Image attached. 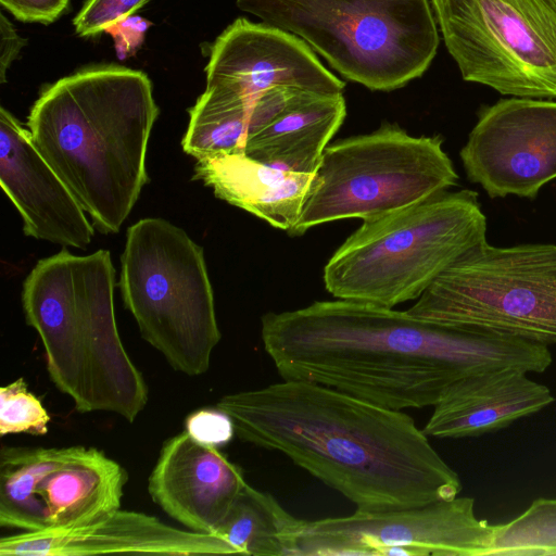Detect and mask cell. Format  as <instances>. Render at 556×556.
Returning <instances> with one entry per match:
<instances>
[{"label":"cell","instance_id":"6da1fadb","mask_svg":"<svg viewBox=\"0 0 556 556\" xmlns=\"http://www.w3.org/2000/svg\"><path fill=\"white\" fill-rule=\"evenodd\" d=\"M261 336L283 380L326 386L396 410L433 407L469 375L503 368L543 372L552 363L542 343L340 299L267 313Z\"/></svg>","mask_w":556,"mask_h":556},{"label":"cell","instance_id":"7a4b0ae2","mask_svg":"<svg viewBox=\"0 0 556 556\" xmlns=\"http://www.w3.org/2000/svg\"><path fill=\"white\" fill-rule=\"evenodd\" d=\"M216 407L240 440L282 453L358 510L419 506L462 491L456 471L402 410L294 380L226 394Z\"/></svg>","mask_w":556,"mask_h":556},{"label":"cell","instance_id":"3957f363","mask_svg":"<svg viewBox=\"0 0 556 556\" xmlns=\"http://www.w3.org/2000/svg\"><path fill=\"white\" fill-rule=\"evenodd\" d=\"M159 113L149 77L114 64L56 80L30 109L34 144L102 233L119 231L148 181Z\"/></svg>","mask_w":556,"mask_h":556},{"label":"cell","instance_id":"277c9868","mask_svg":"<svg viewBox=\"0 0 556 556\" xmlns=\"http://www.w3.org/2000/svg\"><path fill=\"white\" fill-rule=\"evenodd\" d=\"M114 279L108 250L80 256L63 249L30 270L22 304L52 382L76 410L111 412L132 422L148 403V388L118 334Z\"/></svg>","mask_w":556,"mask_h":556},{"label":"cell","instance_id":"5b68a950","mask_svg":"<svg viewBox=\"0 0 556 556\" xmlns=\"http://www.w3.org/2000/svg\"><path fill=\"white\" fill-rule=\"evenodd\" d=\"M486 241L477 192L444 191L365 219L324 268L326 290L340 300L393 308L417 300L452 264Z\"/></svg>","mask_w":556,"mask_h":556},{"label":"cell","instance_id":"8992f818","mask_svg":"<svg viewBox=\"0 0 556 556\" xmlns=\"http://www.w3.org/2000/svg\"><path fill=\"white\" fill-rule=\"evenodd\" d=\"M304 40L348 80L392 91L425 74L440 42L429 0H237Z\"/></svg>","mask_w":556,"mask_h":556},{"label":"cell","instance_id":"52a82bcc","mask_svg":"<svg viewBox=\"0 0 556 556\" xmlns=\"http://www.w3.org/2000/svg\"><path fill=\"white\" fill-rule=\"evenodd\" d=\"M119 289L142 338L177 371H207L220 340L203 249L156 217L127 229Z\"/></svg>","mask_w":556,"mask_h":556},{"label":"cell","instance_id":"ba28073f","mask_svg":"<svg viewBox=\"0 0 556 556\" xmlns=\"http://www.w3.org/2000/svg\"><path fill=\"white\" fill-rule=\"evenodd\" d=\"M443 138L415 137L396 123L328 144L290 235L344 218L370 219L457 185Z\"/></svg>","mask_w":556,"mask_h":556},{"label":"cell","instance_id":"9c48e42d","mask_svg":"<svg viewBox=\"0 0 556 556\" xmlns=\"http://www.w3.org/2000/svg\"><path fill=\"white\" fill-rule=\"evenodd\" d=\"M407 312L447 327L556 343V244L473 248Z\"/></svg>","mask_w":556,"mask_h":556},{"label":"cell","instance_id":"30bf717a","mask_svg":"<svg viewBox=\"0 0 556 556\" xmlns=\"http://www.w3.org/2000/svg\"><path fill=\"white\" fill-rule=\"evenodd\" d=\"M464 80L556 99V0H431Z\"/></svg>","mask_w":556,"mask_h":556},{"label":"cell","instance_id":"8fae6325","mask_svg":"<svg viewBox=\"0 0 556 556\" xmlns=\"http://www.w3.org/2000/svg\"><path fill=\"white\" fill-rule=\"evenodd\" d=\"M493 526L478 519L472 497L306 521L299 556H485Z\"/></svg>","mask_w":556,"mask_h":556},{"label":"cell","instance_id":"7c38bea8","mask_svg":"<svg viewBox=\"0 0 556 556\" xmlns=\"http://www.w3.org/2000/svg\"><path fill=\"white\" fill-rule=\"evenodd\" d=\"M460 159L491 198H534L556 179V101L511 97L481 108Z\"/></svg>","mask_w":556,"mask_h":556},{"label":"cell","instance_id":"4fadbf2b","mask_svg":"<svg viewBox=\"0 0 556 556\" xmlns=\"http://www.w3.org/2000/svg\"><path fill=\"white\" fill-rule=\"evenodd\" d=\"M206 87L248 100L275 88L342 94L345 84L329 72L298 36L239 17L211 47Z\"/></svg>","mask_w":556,"mask_h":556},{"label":"cell","instance_id":"5bb4252c","mask_svg":"<svg viewBox=\"0 0 556 556\" xmlns=\"http://www.w3.org/2000/svg\"><path fill=\"white\" fill-rule=\"evenodd\" d=\"M114 553L232 555L219 534L181 530L154 516L121 508L66 527L20 532L0 540L1 556H90Z\"/></svg>","mask_w":556,"mask_h":556},{"label":"cell","instance_id":"9a60e30c","mask_svg":"<svg viewBox=\"0 0 556 556\" xmlns=\"http://www.w3.org/2000/svg\"><path fill=\"white\" fill-rule=\"evenodd\" d=\"M0 182L28 237L86 249L94 228L73 192L38 151L28 128L0 109Z\"/></svg>","mask_w":556,"mask_h":556},{"label":"cell","instance_id":"2e32d148","mask_svg":"<svg viewBox=\"0 0 556 556\" xmlns=\"http://www.w3.org/2000/svg\"><path fill=\"white\" fill-rule=\"evenodd\" d=\"M245 483L238 465L184 431L164 442L148 491L156 505L189 530L215 533Z\"/></svg>","mask_w":556,"mask_h":556},{"label":"cell","instance_id":"e0dca14e","mask_svg":"<svg viewBox=\"0 0 556 556\" xmlns=\"http://www.w3.org/2000/svg\"><path fill=\"white\" fill-rule=\"evenodd\" d=\"M527 374L503 368L456 380L433 406L422 431L438 439L479 437L555 402L549 389Z\"/></svg>","mask_w":556,"mask_h":556},{"label":"cell","instance_id":"ac0fdd59","mask_svg":"<svg viewBox=\"0 0 556 556\" xmlns=\"http://www.w3.org/2000/svg\"><path fill=\"white\" fill-rule=\"evenodd\" d=\"M314 174L281 169L237 152L197 160L193 179L211 187L217 198L291 233Z\"/></svg>","mask_w":556,"mask_h":556},{"label":"cell","instance_id":"d6986e66","mask_svg":"<svg viewBox=\"0 0 556 556\" xmlns=\"http://www.w3.org/2000/svg\"><path fill=\"white\" fill-rule=\"evenodd\" d=\"M345 115L343 93L295 90L281 114L247 141L244 153L281 169L314 174Z\"/></svg>","mask_w":556,"mask_h":556},{"label":"cell","instance_id":"ffe728a7","mask_svg":"<svg viewBox=\"0 0 556 556\" xmlns=\"http://www.w3.org/2000/svg\"><path fill=\"white\" fill-rule=\"evenodd\" d=\"M295 90L275 88L248 100L218 87H206L189 109L181 140L184 151L197 160L244 152L247 141L277 118Z\"/></svg>","mask_w":556,"mask_h":556},{"label":"cell","instance_id":"44dd1931","mask_svg":"<svg viewBox=\"0 0 556 556\" xmlns=\"http://www.w3.org/2000/svg\"><path fill=\"white\" fill-rule=\"evenodd\" d=\"M127 480V471L102 451L78 446L38 489L48 528L80 523L121 508Z\"/></svg>","mask_w":556,"mask_h":556},{"label":"cell","instance_id":"7402d4cb","mask_svg":"<svg viewBox=\"0 0 556 556\" xmlns=\"http://www.w3.org/2000/svg\"><path fill=\"white\" fill-rule=\"evenodd\" d=\"M304 522L288 513L273 495L247 482L215 533L238 554L299 556Z\"/></svg>","mask_w":556,"mask_h":556},{"label":"cell","instance_id":"603a6c76","mask_svg":"<svg viewBox=\"0 0 556 556\" xmlns=\"http://www.w3.org/2000/svg\"><path fill=\"white\" fill-rule=\"evenodd\" d=\"M78 446L12 447L0 453V525L22 532L49 527L37 492L43 479L71 458Z\"/></svg>","mask_w":556,"mask_h":556},{"label":"cell","instance_id":"cb8c5ba5","mask_svg":"<svg viewBox=\"0 0 556 556\" xmlns=\"http://www.w3.org/2000/svg\"><path fill=\"white\" fill-rule=\"evenodd\" d=\"M556 555V498H538L511 521L493 526L485 556Z\"/></svg>","mask_w":556,"mask_h":556},{"label":"cell","instance_id":"d4e9b609","mask_svg":"<svg viewBox=\"0 0 556 556\" xmlns=\"http://www.w3.org/2000/svg\"><path fill=\"white\" fill-rule=\"evenodd\" d=\"M51 418L23 378L0 389V435H45Z\"/></svg>","mask_w":556,"mask_h":556},{"label":"cell","instance_id":"484cf974","mask_svg":"<svg viewBox=\"0 0 556 556\" xmlns=\"http://www.w3.org/2000/svg\"><path fill=\"white\" fill-rule=\"evenodd\" d=\"M150 0H86L73 20L75 31L80 37L96 36L143 7Z\"/></svg>","mask_w":556,"mask_h":556},{"label":"cell","instance_id":"4316f807","mask_svg":"<svg viewBox=\"0 0 556 556\" xmlns=\"http://www.w3.org/2000/svg\"><path fill=\"white\" fill-rule=\"evenodd\" d=\"M186 432L197 442L208 446H222L236 434L230 416L218 407L200 408L185 420Z\"/></svg>","mask_w":556,"mask_h":556},{"label":"cell","instance_id":"83f0119b","mask_svg":"<svg viewBox=\"0 0 556 556\" xmlns=\"http://www.w3.org/2000/svg\"><path fill=\"white\" fill-rule=\"evenodd\" d=\"M0 3L21 22L50 24L64 13L70 0H0Z\"/></svg>","mask_w":556,"mask_h":556},{"label":"cell","instance_id":"f1b7e54d","mask_svg":"<svg viewBox=\"0 0 556 556\" xmlns=\"http://www.w3.org/2000/svg\"><path fill=\"white\" fill-rule=\"evenodd\" d=\"M27 45V39L21 37L13 24L0 14V83L7 81V72Z\"/></svg>","mask_w":556,"mask_h":556}]
</instances>
